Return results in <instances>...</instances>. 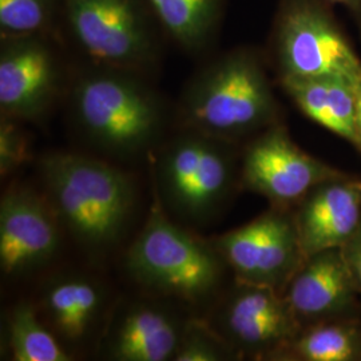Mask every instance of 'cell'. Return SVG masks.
Segmentation results:
<instances>
[{
    "label": "cell",
    "instance_id": "1",
    "mask_svg": "<svg viewBox=\"0 0 361 361\" xmlns=\"http://www.w3.org/2000/svg\"><path fill=\"white\" fill-rule=\"evenodd\" d=\"M135 71L74 61L67 116L83 141L116 158H133L158 142L176 110Z\"/></svg>",
    "mask_w": 361,
    "mask_h": 361
},
{
    "label": "cell",
    "instance_id": "2",
    "mask_svg": "<svg viewBox=\"0 0 361 361\" xmlns=\"http://www.w3.org/2000/svg\"><path fill=\"white\" fill-rule=\"evenodd\" d=\"M269 68L265 51L255 46L213 52L183 86L176 123L238 145L283 122Z\"/></svg>",
    "mask_w": 361,
    "mask_h": 361
},
{
    "label": "cell",
    "instance_id": "3",
    "mask_svg": "<svg viewBox=\"0 0 361 361\" xmlns=\"http://www.w3.org/2000/svg\"><path fill=\"white\" fill-rule=\"evenodd\" d=\"M46 198L59 224L80 245H114L134 207L133 185L123 171L98 158L54 153L40 161Z\"/></svg>",
    "mask_w": 361,
    "mask_h": 361
},
{
    "label": "cell",
    "instance_id": "4",
    "mask_svg": "<svg viewBox=\"0 0 361 361\" xmlns=\"http://www.w3.org/2000/svg\"><path fill=\"white\" fill-rule=\"evenodd\" d=\"M59 39L74 61L150 78L170 44L147 0H62Z\"/></svg>",
    "mask_w": 361,
    "mask_h": 361
},
{
    "label": "cell",
    "instance_id": "5",
    "mask_svg": "<svg viewBox=\"0 0 361 361\" xmlns=\"http://www.w3.org/2000/svg\"><path fill=\"white\" fill-rule=\"evenodd\" d=\"M334 6L325 0H279L267 49L276 78H340L361 87V58Z\"/></svg>",
    "mask_w": 361,
    "mask_h": 361
},
{
    "label": "cell",
    "instance_id": "6",
    "mask_svg": "<svg viewBox=\"0 0 361 361\" xmlns=\"http://www.w3.org/2000/svg\"><path fill=\"white\" fill-rule=\"evenodd\" d=\"M161 150L157 162L159 198L186 224H202L216 216L241 185L237 143L180 129Z\"/></svg>",
    "mask_w": 361,
    "mask_h": 361
},
{
    "label": "cell",
    "instance_id": "7",
    "mask_svg": "<svg viewBox=\"0 0 361 361\" xmlns=\"http://www.w3.org/2000/svg\"><path fill=\"white\" fill-rule=\"evenodd\" d=\"M133 279L164 296L197 302L213 296L229 269L212 241H204L154 209L130 247Z\"/></svg>",
    "mask_w": 361,
    "mask_h": 361
},
{
    "label": "cell",
    "instance_id": "8",
    "mask_svg": "<svg viewBox=\"0 0 361 361\" xmlns=\"http://www.w3.org/2000/svg\"><path fill=\"white\" fill-rule=\"evenodd\" d=\"M74 58L55 37L0 38V113L38 122L65 101Z\"/></svg>",
    "mask_w": 361,
    "mask_h": 361
},
{
    "label": "cell",
    "instance_id": "9",
    "mask_svg": "<svg viewBox=\"0 0 361 361\" xmlns=\"http://www.w3.org/2000/svg\"><path fill=\"white\" fill-rule=\"evenodd\" d=\"M212 243L235 281L268 286L281 293L307 258L293 209L271 207Z\"/></svg>",
    "mask_w": 361,
    "mask_h": 361
},
{
    "label": "cell",
    "instance_id": "10",
    "mask_svg": "<svg viewBox=\"0 0 361 361\" xmlns=\"http://www.w3.org/2000/svg\"><path fill=\"white\" fill-rule=\"evenodd\" d=\"M240 162L241 186L284 209H295L316 186L345 174L304 152L284 122L250 138Z\"/></svg>",
    "mask_w": 361,
    "mask_h": 361
},
{
    "label": "cell",
    "instance_id": "11",
    "mask_svg": "<svg viewBox=\"0 0 361 361\" xmlns=\"http://www.w3.org/2000/svg\"><path fill=\"white\" fill-rule=\"evenodd\" d=\"M213 328L237 356L276 360L301 325L281 292L235 281L217 310Z\"/></svg>",
    "mask_w": 361,
    "mask_h": 361
},
{
    "label": "cell",
    "instance_id": "12",
    "mask_svg": "<svg viewBox=\"0 0 361 361\" xmlns=\"http://www.w3.org/2000/svg\"><path fill=\"white\" fill-rule=\"evenodd\" d=\"M283 295L301 328L361 317V297L338 247L307 256Z\"/></svg>",
    "mask_w": 361,
    "mask_h": 361
},
{
    "label": "cell",
    "instance_id": "13",
    "mask_svg": "<svg viewBox=\"0 0 361 361\" xmlns=\"http://www.w3.org/2000/svg\"><path fill=\"white\" fill-rule=\"evenodd\" d=\"M59 219L47 198L26 189L4 194L0 204V267L19 276L50 261L59 245Z\"/></svg>",
    "mask_w": 361,
    "mask_h": 361
},
{
    "label": "cell",
    "instance_id": "14",
    "mask_svg": "<svg viewBox=\"0 0 361 361\" xmlns=\"http://www.w3.org/2000/svg\"><path fill=\"white\" fill-rule=\"evenodd\" d=\"M293 212L307 256L343 249L361 226V180L345 173L325 180Z\"/></svg>",
    "mask_w": 361,
    "mask_h": 361
},
{
    "label": "cell",
    "instance_id": "15",
    "mask_svg": "<svg viewBox=\"0 0 361 361\" xmlns=\"http://www.w3.org/2000/svg\"><path fill=\"white\" fill-rule=\"evenodd\" d=\"M185 325L168 310L137 304L119 316L104 349L111 360H174Z\"/></svg>",
    "mask_w": 361,
    "mask_h": 361
},
{
    "label": "cell",
    "instance_id": "16",
    "mask_svg": "<svg viewBox=\"0 0 361 361\" xmlns=\"http://www.w3.org/2000/svg\"><path fill=\"white\" fill-rule=\"evenodd\" d=\"M277 83L298 111L360 150L357 131V87L340 78H285Z\"/></svg>",
    "mask_w": 361,
    "mask_h": 361
},
{
    "label": "cell",
    "instance_id": "17",
    "mask_svg": "<svg viewBox=\"0 0 361 361\" xmlns=\"http://www.w3.org/2000/svg\"><path fill=\"white\" fill-rule=\"evenodd\" d=\"M169 43L205 59L216 51L229 0H147Z\"/></svg>",
    "mask_w": 361,
    "mask_h": 361
},
{
    "label": "cell",
    "instance_id": "18",
    "mask_svg": "<svg viewBox=\"0 0 361 361\" xmlns=\"http://www.w3.org/2000/svg\"><path fill=\"white\" fill-rule=\"evenodd\" d=\"M42 304L52 329L66 341L78 343L97 322L104 297L91 280L66 277L47 286Z\"/></svg>",
    "mask_w": 361,
    "mask_h": 361
},
{
    "label": "cell",
    "instance_id": "19",
    "mask_svg": "<svg viewBox=\"0 0 361 361\" xmlns=\"http://www.w3.org/2000/svg\"><path fill=\"white\" fill-rule=\"evenodd\" d=\"M276 360L361 361V317L302 326Z\"/></svg>",
    "mask_w": 361,
    "mask_h": 361
},
{
    "label": "cell",
    "instance_id": "20",
    "mask_svg": "<svg viewBox=\"0 0 361 361\" xmlns=\"http://www.w3.org/2000/svg\"><path fill=\"white\" fill-rule=\"evenodd\" d=\"M10 348L16 361H68L71 357L30 304L15 307L10 316Z\"/></svg>",
    "mask_w": 361,
    "mask_h": 361
},
{
    "label": "cell",
    "instance_id": "21",
    "mask_svg": "<svg viewBox=\"0 0 361 361\" xmlns=\"http://www.w3.org/2000/svg\"><path fill=\"white\" fill-rule=\"evenodd\" d=\"M61 16L62 0H0V38L49 35L59 39Z\"/></svg>",
    "mask_w": 361,
    "mask_h": 361
},
{
    "label": "cell",
    "instance_id": "22",
    "mask_svg": "<svg viewBox=\"0 0 361 361\" xmlns=\"http://www.w3.org/2000/svg\"><path fill=\"white\" fill-rule=\"evenodd\" d=\"M237 356L224 338L207 324L186 323L176 361L229 360Z\"/></svg>",
    "mask_w": 361,
    "mask_h": 361
},
{
    "label": "cell",
    "instance_id": "23",
    "mask_svg": "<svg viewBox=\"0 0 361 361\" xmlns=\"http://www.w3.org/2000/svg\"><path fill=\"white\" fill-rule=\"evenodd\" d=\"M10 118H3L0 122V173L7 176L15 169L22 166L28 157V142L26 134Z\"/></svg>",
    "mask_w": 361,
    "mask_h": 361
},
{
    "label": "cell",
    "instance_id": "24",
    "mask_svg": "<svg viewBox=\"0 0 361 361\" xmlns=\"http://www.w3.org/2000/svg\"><path fill=\"white\" fill-rule=\"evenodd\" d=\"M343 253L361 297V226L347 245L343 247Z\"/></svg>",
    "mask_w": 361,
    "mask_h": 361
},
{
    "label": "cell",
    "instance_id": "25",
    "mask_svg": "<svg viewBox=\"0 0 361 361\" xmlns=\"http://www.w3.org/2000/svg\"><path fill=\"white\" fill-rule=\"evenodd\" d=\"M325 1H328L334 7L335 6L344 7L347 10V13L352 16L361 35V0H325Z\"/></svg>",
    "mask_w": 361,
    "mask_h": 361
},
{
    "label": "cell",
    "instance_id": "26",
    "mask_svg": "<svg viewBox=\"0 0 361 361\" xmlns=\"http://www.w3.org/2000/svg\"><path fill=\"white\" fill-rule=\"evenodd\" d=\"M356 113H357V131H359V140H360L361 153V87L357 89V97H356Z\"/></svg>",
    "mask_w": 361,
    "mask_h": 361
}]
</instances>
